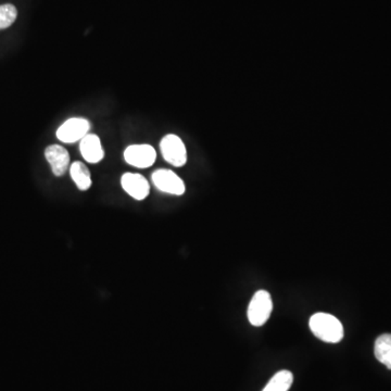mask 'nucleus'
<instances>
[{
	"label": "nucleus",
	"mask_w": 391,
	"mask_h": 391,
	"mask_svg": "<svg viewBox=\"0 0 391 391\" xmlns=\"http://www.w3.org/2000/svg\"><path fill=\"white\" fill-rule=\"evenodd\" d=\"M18 17L17 8L10 4L0 6V31L8 29L15 23Z\"/></svg>",
	"instance_id": "ddd939ff"
},
{
	"label": "nucleus",
	"mask_w": 391,
	"mask_h": 391,
	"mask_svg": "<svg viewBox=\"0 0 391 391\" xmlns=\"http://www.w3.org/2000/svg\"><path fill=\"white\" fill-rule=\"evenodd\" d=\"M124 159L133 167L146 169L155 163L157 153L150 145H133L125 150Z\"/></svg>",
	"instance_id": "423d86ee"
},
{
	"label": "nucleus",
	"mask_w": 391,
	"mask_h": 391,
	"mask_svg": "<svg viewBox=\"0 0 391 391\" xmlns=\"http://www.w3.org/2000/svg\"><path fill=\"white\" fill-rule=\"evenodd\" d=\"M121 184L123 189L136 200H143L150 193V186L147 179L136 173H125L122 177Z\"/></svg>",
	"instance_id": "0eeeda50"
},
{
	"label": "nucleus",
	"mask_w": 391,
	"mask_h": 391,
	"mask_svg": "<svg viewBox=\"0 0 391 391\" xmlns=\"http://www.w3.org/2000/svg\"><path fill=\"white\" fill-rule=\"evenodd\" d=\"M161 153L169 165L174 167H183L187 162V151L184 143L177 135L169 134L161 141Z\"/></svg>",
	"instance_id": "7ed1b4c3"
},
{
	"label": "nucleus",
	"mask_w": 391,
	"mask_h": 391,
	"mask_svg": "<svg viewBox=\"0 0 391 391\" xmlns=\"http://www.w3.org/2000/svg\"><path fill=\"white\" fill-rule=\"evenodd\" d=\"M311 332L320 340L337 344L344 338V326L334 315L319 312L310 317Z\"/></svg>",
	"instance_id": "f257e3e1"
},
{
	"label": "nucleus",
	"mask_w": 391,
	"mask_h": 391,
	"mask_svg": "<svg viewBox=\"0 0 391 391\" xmlns=\"http://www.w3.org/2000/svg\"><path fill=\"white\" fill-rule=\"evenodd\" d=\"M45 157L56 177L65 174L70 165V155L67 149L59 145L49 146L46 148Z\"/></svg>",
	"instance_id": "6e6552de"
},
{
	"label": "nucleus",
	"mask_w": 391,
	"mask_h": 391,
	"mask_svg": "<svg viewBox=\"0 0 391 391\" xmlns=\"http://www.w3.org/2000/svg\"><path fill=\"white\" fill-rule=\"evenodd\" d=\"M375 357L391 370V334L380 335L375 341Z\"/></svg>",
	"instance_id": "9d476101"
},
{
	"label": "nucleus",
	"mask_w": 391,
	"mask_h": 391,
	"mask_svg": "<svg viewBox=\"0 0 391 391\" xmlns=\"http://www.w3.org/2000/svg\"><path fill=\"white\" fill-rule=\"evenodd\" d=\"M71 177L81 191H87L91 186V172L89 167L82 162H75L70 167Z\"/></svg>",
	"instance_id": "9b49d317"
},
{
	"label": "nucleus",
	"mask_w": 391,
	"mask_h": 391,
	"mask_svg": "<svg viewBox=\"0 0 391 391\" xmlns=\"http://www.w3.org/2000/svg\"><path fill=\"white\" fill-rule=\"evenodd\" d=\"M153 181L155 186L163 193L175 196L185 193L184 181L171 169H158L153 174Z\"/></svg>",
	"instance_id": "39448f33"
},
{
	"label": "nucleus",
	"mask_w": 391,
	"mask_h": 391,
	"mask_svg": "<svg viewBox=\"0 0 391 391\" xmlns=\"http://www.w3.org/2000/svg\"><path fill=\"white\" fill-rule=\"evenodd\" d=\"M91 124L87 120L73 117L68 120L58 129L57 137L63 143H72L82 141L89 134Z\"/></svg>",
	"instance_id": "20e7f679"
},
{
	"label": "nucleus",
	"mask_w": 391,
	"mask_h": 391,
	"mask_svg": "<svg viewBox=\"0 0 391 391\" xmlns=\"http://www.w3.org/2000/svg\"><path fill=\"white\" fill-rule=\"evenodd\" d=\"M273 310V301L271 293L267 290H259L249 303L248 315L249 323L252 326H263L270 319Z\"/></svg>",
	"instance_id": "f03ea898"
},
{
	"label": "nucleus",
	"mask_w": 391,
	"mask_h": 391,
	"mask_svg": "<svg viewBox=\"0 0 391 391\" xmlns=\"http://www.w3.org/2000/svg\"><path fill=\"white\" fill-rule=\"evenodd\" d=\"M82 155L84 159L89 163H98L103 160L105 157L101 139L95 134H87L81 141Z\"/></svg>",
	"instance_id": "1a4fd4ad"
},
{
	"label": "nucleus",
	"mask_w": 391,
	"mask_h": 391,
	"mask_svg": "<svg viewBox=\"0 0 391 391\" xmlns=\"http://www.w3.org/2000/svg\"><path fill=\"white\" fill-rule=\"evenodd\" d=\"M293 373L283 370L277 372L262 391H288L293 385Z\"/></svg>",
	"instance_id": "f8f14e48"
}]
</instances>
